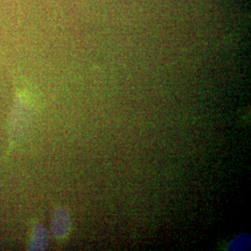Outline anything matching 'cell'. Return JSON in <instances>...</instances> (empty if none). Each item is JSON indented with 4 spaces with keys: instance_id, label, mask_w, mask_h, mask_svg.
Instances as JSON below:
<instances>
[]
</instances>
